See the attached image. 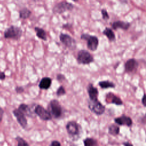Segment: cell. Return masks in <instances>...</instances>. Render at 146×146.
Here are the masks:
<instances>
[{"label":"cell","instance_id":"obj_29","mask_svg":"<svg viewBox=\"0 0 146 146\" xmlns=\"http://www.w3.org/2000/svg\"><path fill=\"white\" fill-rule=\"evenodd\" d=\"M141 103L143 105L146 107V94H144L142 99H141Z\"/></svg>","mask_w":146,"mask_h":146},{"label":"cell","instance_id":"obj_7","mask_svg":"<svg viewBox=\"0 0 146 146\" xmlns=\"http://www.w3.org/2000/svg\"><path fill=\"white\" fill-rule=\"evenodd\" d=\"M74 7L72 3L64 1L56 4L52 9V12L54 14H60L67 11H71Z\"/></svg>","mask_w":146,"mask_h":146},{"label":"cell","instance_id":"obj_11","mask_svg":"<svg viewBox=\"0 0 146 146\" xmlns=\"http://www.w3.org/2000/svg\"><path fill=\"white\" fill-rule=\"evenodd\" d=\"M139 64L137 60L134 58H131L126 61L124 64L125 72L127 73H131L135 72L137 67Z\"/></svg>","mask_w":146,"mask_h":146},{"label":"cell","instance_id":"obj_9","mask_svg":"<svg viewBox=\"0 0 146 146\" xmlns=\"http://www.w3.org/2000/svg\"><path fill=\"white\" fill-rule=\"evenodd\" d=\"M59 39L67 47L72 48L75 47V40L70 35L67 34L61 33L59 35Z\"/></svg>","mask_w":146,"mask_h":146},{"label":"cell","instance_id":"obj_20","mask_svg":"<svg viewBox=\"0 0 146 146\" xmlns=\"http://www.w3.org/2000/svg\"><path fill=\"white\" fill-rule=\"evenodd\" d=\"M31 15V11L26 7H23L19 11V17L20 18L26 19L29 18Z\"/></svg>","mask_w":146,"mask_h":146},{"label":"cell","instance_id":"obj_12","mask_svg":"<svg viewBox=\"0 0 146 146\" xmlns=\"http://www.w3.org/2000/svg\"><path fill=\"white\" fill-rule=\"evenodd\" d=\"M114 121L116 124L119 125H125L127 127H131L133 124L132 119L129 116L124 114L119 117H115L114 119Z\"/></svg>","mask_w":146,"mask_h":146},{"label":"cell","instance_id":"obj_24","mask_svg":"<svg viewBox=\"0 0 146 146\" xmlns=\"http://www.w3.org/2000/svg\"><path fill=\"white\" fill-rule=\"evenodd\" d=\"M15 140H17V141L18 142V144L17 145L18 146H22V145H23V146H27L29 145V144L23 139H22V137H19V136H17L16 138H15Z\"/></svg>","mask_w":146,"mask_h":146},{"label":"cell","instance_id":"obj_14","mask_svg":"<svg viewBox=\"0 0 146 146\" xmlns=\"http://www.w3.org/2000/svg\"><path fill=\"white\" fill-rule=\"evenodd\" d=\"M108 100H109L108 102L109 103L115 104L117 106H121L123 104V102L119 97L111 93H109L106 95V101Z\"/></svg>","mask_w":146,"mask_h":146},{"label":"cell","instance_id":"obj_6","mask_svg":"<svg viewBox=\"0 0 146 146\" xmlns=\"http://www.w3.org/2000/svg\"><path fill=\"white\" fill-rule=\"evenodd\" d=\"M94 60L93 56L87 50H81L78 52L77 62L79 64H88Z\"/></svg>","mask_w":146,"mask_h":146},{"label":"cell","instance_id":"obj_22","mask_svg":"<svg viewBox=\"0 0 146 146\" xmlns=\"http://www.w3.org/2000/svg\"><path fill=\"white\" fill-rule=\"evenodd\" d=\"M108 131L111 135L117 136L120 133V127L115 124H112L109 126Z\"/></svg>","mask_w":146,"mask_h":146},{"label":"cell","instance_id":"obj_34","mask_svg":"<svg viewBox=\"0 0 146 146\" xmlns=\"http://www.w3.org/2000/svg\"><path fill=\"white\" fill-rule=\"evenodd\" d=\"M123 145H133V144H132L129 143H128V142L124 143H123Z\"/></svg>","mask_w":146,"mask_h":146},{"label":"cell","instance_id":"obj_23","mask_svg":"<svg viewBox=\"0 0 146 146\" xmlns=\"http://www.w3.org/2000/svg\"><path fill=\"white\" fill-rule=\"evenodd\" d=\"M83 143L85 146H95L98 145V141L93 138H86L83 140Z\"/></svg>","mask_w":146,"mask_h":146},{"label":"cell","instance_id":"obj_33","mask_svg":"<svg viewBox=\"0 0 146 146\" xmlns=\"http://www.w3.org/2000/svg\"><path fill=\"white\" fill-rule=\"evenodd\" d=\"M6 78V75L3 72L0 71V80H4Z\"/></svg>","mask_w":146,"mask_h":146},{"label":"cell","instance_id":"obj_5","mask_svg":"<svg viewBox=\"0 0 146 146\" xmlns=\"http://www.w3.org/2000/svg\"><path fill=\"white\" fill-rule=\"evenodd\" d=\"M88 107L91 111L96 115H102L105 112V106L97 100H89L88 102Z\"/></svg>","mask_w":146,"mask_h":146},{"label":"cell","instance_id":"obj_26","mask_svg":"<svg viewBox=\"0 0 146 146\" xmlns=\"http://www.w3.org/2000/svg\"><path fill=\"white\" fill-rule=\"evenodd\" d=\"M101 13H102V17H103V19H104V20H107L109 19L110 17L108 15V14L107 13V11H106V10L105 9H102L101 10Z\"/></svg>","mask_w":146,"mask_h":146},{"label":"cell","instance_id":"obj_18","mask_svg":"<svg viewBox=\"0 0 146 146\" xmlns=\"http://www.w3.org/2000/svg\"><path fill=\"white\" fill-rule=\"evenodd\" d=\"M103 34H104V35H106L107 38V39L109 40V41L110 42H112V41H115L116 39V37H115V34L113 33V31H112V30L110 28L108 27H106L102 32Z\"/></svg>","mask_w":146,"mask_h":146},{"label":"cell","instance_id":"obj_4","mask_svg":"<svg viewBox=\"0 0 146 146\" xmlns=\"http://www.w3.org/2000/svg\"><path fill=\"white\" fill-rule=\"evenodd\" d=\"M80 39L87 41V46L90 50L95 51L97 50L99 45V39L97 36L85 33L81 35Z\"/></svg>","mask_w":146,"mask_h":146},{"label":"cell","instance_id":"obj_15","mask_svg":"<svg viewBox=\"0 0 146 146\" xmlns=\"http://www.w3.org/2000/svg\"><path fill=\"white\" fill-rule=\"evenodd\" d=\"M131 24L129 22H125L121 21H115L112 23V28L114 30L120 29L124 30H127L129 28Z\"/></svg>","mask_w":146,"mask_h":146},{"label":"cell","instance_id":"obj_16","mask_svg":"<svg viewBox=\"0 0 146 146\" xmlns=\"http://www.w3.org/2000/svg\"><path fill=\"white\" fill-rule=\"evenodd\" d=\"M51 82L52 80L51 78L48 77L43 78L39 84V87L42 90H47L51 86Z\"/></svg>","mask_w":146,"mask_h":146},{"label":"cell","instance_id":"obj_19","mask_svg":"<svg viewBox=\"0 0 146 146\" xmlns=\"http://www.w3.org/2000/svg\"><path fill=\"white\" fill-rule=\"evenodd\" d=\"M34 30L36 33V35L38 38L43 40H47V35L44 30L38 27H35L34 28Z\"/></svg>","mask_w":146,"mask_h":146},{"label":"cell","instance_id":"obj_17","mask_svg":"<svg viewBox=\"0 0 146 146\" xmlns=\"http://www.w3.org/2000/svg\"><path fill=\"white\" fill-rule=\"evenodd\" d=\"M18 109L21 112H22L26 116H27L29 117H34L33 113L31 111L30 107L27 104H26L24 103L21 104L18 107Z\"/></svg>","mask_w":146,"mask_h":146},{"label":"cell","instance_id":"obj_31","mask_svg":"<svg viewBox=\"0 0 146 146\" xmlns=\"http://www.w3.org/2000/svg\"><path fill=\"white\" fill-rule=\"evenodd\" d=\"M140 119V122L142 123V124H146V113L143 116L141 117Z\"/></svg>","mask_w":146,"mask_h":146},{"label":"cell","instance_id":"obj_2","mask_svg":"<svg viewBox=\"0 0 146 146\" xmlns=\"http://www.w3.org/2000/svg\"><path fill=\"white\" fill-rule=\"evenodd\" d=\"M22 35V29L17 26L11 25L7 28L4 33V37L6 39L18 40Z\"/></svg>","mask_w":146,"mask_h":146},{"label":"cell","instance_id":"obj_10","mask_svg":"<svg viewBox=\"0 0 146 146\" xmlns=\"http://www.w3.org/2000/svg\"><path fill=\"white\" fill-rule=\"evenodd\" d=\"M13 113L16 117L17 120L19 124V125L23 128H25L27 125V120L26 118V115L22 112H21L18 108L14 110Z\"/></svg>","mask_w":146,"mask_h":146},{"label":"cell","instance_id":"obj_27","mask_svg":"<svg viewBox=\"0 0 146 146\" xmlns=\"http://www.w3.org/2000/svg\"><path fill=\"white\" fill-rule=\"evenodd\" d=\"M15 91L18 94H21L24 91V88L22 87L17 86L15 87Z\"/></svg>","mask_w":146,"mask_h":146},{"label":"cell","instance_id":"obj_21","mask_svg":"<svg viewBox=\"0 0 146 146\" xmlns=\"http://www.w3.org/2000/svg\"><path fill=\"white\" fill-rule=\"evenodd\" d=\"M98 85L103 89H107V88H115V84L108 80H102L100 81L98 83Z\"/></svg>","mask_w":146,"mask_h":146},{"label":"cell","instance_id":"obj_1","mask_svg":"<svg viewBox=\"0 0 146 146\" xmlns=\"http://www.w3.org/2000/svg\"><path fill=\"white\" fill-rule=\"evenodd\" d=\"M66 128L68 135L74 137V139L75 140L79 137L82 132V128L80 125L74 121H68L66 125Z\"/></svg>","mask_w":146,"mask_h":146},{"label":"cell","instance_id":"obj_30","mask_svg":"<svg viewBox=\"0 0 146 146\" xmlns=\"http://www.w3.org/2000/svg\"><path fill=\"white\" fill-rule=\"evenodd\" d=\"M56 79H57V80H59V81H62V80H65V77H64V76L63 75H62V74H58V75H57V76H56Z\"/></svg>","mask_w":146,"mask_h":146},{"label":"cell","instance_id":"obj_32","mask_svg":"<svg viewBox=\"0 0 146 146\" xmlns=\"http://www.w3.org/2000/svg\"><path fill=\"white\" fill-rule=\"evenodd\" d=\"M3 113H4V111L0 107V123L1 122L2 118H3Z\"/></svg>","mask_w":146,"mask_h":146},{"label":"cell","instance_id":"obj_13","mask_svg":"<svg viewBox=\"0 0 146 146\" xmlns=\"http://www.w3.org/2000/svg\"><path fill=\"white\" fill-rule=\"evenodd\" d=\"M87 92L90 100H97L98 99L99 91L96 87H95L92 83H89L87 87Z\"/></svg>","mask_w":146,"mask_h":146},{"label":"cell","instance_id":"obj_8","mask_svg":"<svg viewBox=\"0 0 146 146\" xmlns=\"http://www.w3.org/2000/svg\"><path fill=\"white\" fill-rule=\"evenodd\" d=\"M35 113L43 120H49L52 119V116L49 112L40 105H37L34 110Z\"/></svg>","mask_w":146,"mask_h":146},{"label":"cell","instance_id":"obj_25","mask_svg":"<svg viewBox=\"0 0 146 146\" xmlns=\"http://www.w3.org/2000/svg\"><path fill=\"white\" fill-rule=\"evenodd\" d=\"M66 94V91L64 87L62 86H59V87L58 88L56 91V95L58 96H60L62 95H64Z\"/></svg>","mask_w":146,"mask_h":146},{"label":"cell","instance_id":"obj_35","mask_svg":"<svg viewBox=\"0 0 146 146\" xmlns=\"http://www.w3.org/2000/svg\"><path fill=\"white\" fill-rule=\"evenodd\" d=\"M72 1H73L74 2H78V0H72Z\"/></svg>","mask_w":146,"mask_h":146},{"label":"cell","instance_id":"obj_28","mask_svg":"<svg viewBox=\"0 0 146 146\" xmlns=\"http://www.w3.org/2000/svg\"><path fill=\"white\" fill-rule=\"evenodd\" d=\"M50 145L51 146H60V145H61V144L58 141L54 140L51 143Z\"/></svg>","mask_w":146,"mask_h":146},{"label":"cell","instance_id":"obj_3","mask_svg":"<svg viewBox=\"0 0 146 146\" xmlns=\"http://www.w3.org/2000/svg\"><path fill=\"white\" fill-rule=\"evenodd\" d=\"M48 108L52 117L58 119L61 117L63 114V109L59 102L56 99L51 100L49 103Z\"/></svg>","mask_w":146,"mask_h":146}]
</instances>
